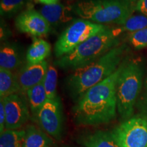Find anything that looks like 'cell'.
<instances>
[{
	"label": "cell",
	"instance_id": "6da1fadb",
	"mask_svg": "<svg viewBox=\"0 0 147 147\" xmlns=\"http://www.w3.org/2000/svg\"><path fill=\"white\" fill-rule=\"evenodd\" d=\"M125 61L107 78L88 90L74 108L77 123L97 125L107 123L117 115V82Z\"/></svg>",
	"mask_w": 147,
	"mask_h": 147
},
{
	"label": "cell",
	"instance_id": "7a4b0ae2",
	"mask_svg": "<svg viewBox=\"0 0 147 147\" xmlns=\"http://www.w3.org/2000/svg\"><path fill=\"white\" fill-rule=\"evenodd\" d=\"M127 49L119 45L93 63L74 71L66 80V87L74 100L78 101L88 90L113 74L123 63Z\"/></svg>",
	"mask_w": 147,
	"mask_h": 147
},
{
	"label": "cell",
	"instance_id": "3957f363",
	"mask_svg": "<svg viewBox=\"0 0 147 147\" xmlns=\"http://www.w3.org/2000/svg\"><path fill=\"white\" fill-rule=\"evenodd\" d=\"M119 45V36L115 28L106 27L68 54L58 58L55 63L63 69L74 71L93 63Z\"/></svg>",
	"mask_w": 147,
	"mask_h": 147
},
{
	"label": "cell",
	"instance_id": "277c9868",
	"mask_svg": "<svg viewBox=\"0 0 147 147\" xmlns=\"http://www.w3.org/2000/svg\"><path fill=\"white\" fill-rule=\"evenodd\" d=\"M136 3V0H85L74 5L72 10L93 23L120 25L132 16Z\"/></svg>",
	"mask_w": 147,
	"mask_h": 147
},
{
	"label": "cell",
	"instance_id": "5b68a950",
	"mask_svg": "<svg viewBox=\"0 0 147 147\" xmlns=\"http://www.w3.org/2000/svg\"><path fill=\"white\" fill-rule=\"evenodd\" d=\"M144 69L137 60L125 62L117 82V110L123 119L131 118L143 84Z\"/></svg>",
	"mask_w": 147,
	"mask_h": 147
},
{
	"label": "cell",
	"instance_id": "8992f818",
	"mask_svg": "<svg viewBox=\"0 0 147 147\" xmlns=\"http://www.w3.org/2000/svg\"><path fill=\"white\" fill-rule=\"evenodd\" d=\"M106 27L82 18L76 20L64 30L57 40L55 45V56L58 59L68 54L82 42Z\"/></svg>",
	"mask_w": 147,
	"mask_h": 147
},
{
	"label": "cell",
	"instance_id": "52a82bcc",
	"mask_svg": "<svg viewBox=\"0 0 147 147\" xmlns=\"http://www.w3.org/2000/svg\"><path fill=\"white\" fill-rule=\"evenodd\" d=\"M112 132L121 147H147V117H131Z\"/></svg>",
	"mask_w": 147,
	"mask_h": 147
},
{
	"label": "cell",
	"instance_id": "ba28073f",
	"mask_svg": "<svg viewBox=\"0 0 147 147\" xmlns=\"http://www.w3.org/2000/svg\"><path fill=\"white\" fill-rule=\"evenodd\" d=\"M36 119L42 130L54 138L59 140L63 131L62 106L59 98L47 99Z\"/></svg>",
	"mask_w": 147,
	"mask_h": 147
},
{
	"label": "cell",
	"instance_id": "9c48e42d",
	"mask_svg": "<svg viewBox=\"0 0 147 147\" xmlns=\"http://www.w3.org/2000/svg\"><path fill=\"white\" fill-rule=\"evenodd\" d=\"M5 113V129H19L29 118V111L25 94L16 93L3 97Z\"/></svg>",
	"mask_w": 147,
	"mask_h": 147
},
{
	"label": "cell",
	"instance_id": "30bf717a",
	"mask_svg": "<svg viewBox=\"0 0 147 147\" xmlns=\"http://www.w3.org/2000/svg\"><path fill=\"white\" fill-rule=\"evenodd\" d=\"M15 27L18 32L33 36H46L50 32L51 25L40 12L29 8L24 10L15 19Z\"/></svg>",
	"mask_w": 147,
	"mask_h": 147
},
{
	"label": "cell",
	"instance_id": "8fae6325",
	"mask_svg": "<svg viewBox=\"0 0 147 147\" xmlns=\"http://www.w3.org/2000/svg\"><path fill=\"white\" fill-rule=\"evenodd\" d=\"M46 61L37 64L23 65L16 74L22 93H27V91L37 84L42 83L49 68Z\"/></svg>",
	"mask_w": 147,
	"mask_h": 147
},
{
	"label": "cell",
	"instance_id": "7c38bea8",
	"mask_svg": "<svg viewBox=\"0 0 147 147\" xmlns=\"http://www.w3.org/2000/svg\"><path fill=\"white\" fill-rule=\"evenodd\" d=\"M71 10H72L71 8L59 3L52 5H44L40 9V13L49 22L51 26H58L72 19Z\"/></svg>",
	"mask_w": 147,
	"mask_h": 147
},
{
	"label": "cell",
	"instance_id": "4fadbf2b",
	"mask_svg": "<svg viewBox=\"0 0 147 147\" xmlns=\"http://www.w3.org/2000/svg\"><path fill=\"white\" fill-rule=\"evenodd\" d=\"M78 142L84 147H121L113 132L105 131L80 136Z\"/></svg>",
	"mask_w": 147,
	"mask_h": 147
},
{
	"label": "cell",
	"instance_id": "5bb4252c",
	"mask_svg": "<svg viewBox=\"0 0 147 147\" xmlns=\"http://www.w3.org/2000/svg\"><path fill=\"white\" fill-rule=\"evenodd\" d=\"M23 64V57L18 47L12 43H3L0 49V68L14 71Z\"/></svg>",
	"mask_w": 147,
	"mask_h": 147
},
{
	"label": "cell",
	"instance_id": "9a60e30c",
	"mask_svg": "<svg viewBox=\"0 0 147 147\" xmlns=\"http://www.w3.org/2000/svg\"><path fill=\"white\" fill-rule=\"evenodd\" d=\"M51 47L49 42L42 39H35L32 45L29 48L26 54L27 63L37 64L45 61L49 56Z\"/></svg>",
	"mask_w": 147,
	"mask_h": 147
},
{
	"label": "cell",
	"instance_id": "2e32d148",
	"mask_svg": "<svg viewBox=\"0 0 147 147\" xmlns=\"http://www.w3.org/2000/svg\"><path fill=\"white\" fill-rule=\"evenodd\" d=\"M19 93H21V91L16 74H14L12 71L0 68L1 98Z\"/></svg>",
	"mask_w": 147,
	"mask_h": 147
},
{
	"label": "cell",
	"instance_id": "e0dca14e",
	"mask_svg": "<svg viewBox=\"0 0 147 147\" xmlns=\"http://www.w3.org/2000/svg\"><path fill=\"white\" fill-rule=\"evenodd\" d=\"M29 106L33 117L36 119L40 110L47 100V95L43 83L34 86L27 92Z\"/></svg>",
	"mask_w": 147,
	"mask_h": 147
},
{
	"label": "cell",
	"instance_id": "ac0fdd59",
	"mask_svg": "<svg viewBox=\"0 0 147 147\" xmlns=\"http://www.w3.org/2000/svg\"><path fill=\"white\" fill-rule=\"evenodd\" d=\"M52 142L45 132L35 126L28 125L25 129V147H46Z\"/></svg>",
	"mask_w": 147,
	"mask_h": 147
},
{
	"label": "cell",
	"instance_id": "d6986e66",
	"mask_svg": "<svg viewBox=\"0 0 147 147\" xmlns=\"http://www.w3.org/2000/svg\"><path fill=\"white\" fill-rule=\"evenodd\" d=\"M147 27V16L144 14L132 15L123 23L115 27V31L119 36L122 33H133Z\"/></svg>",
	"mask_w": 147,
	"mask_h": 147
},
{
	"label": "cell",
	"instance_id": "ffe728a7",
	"mask_svg": "<svg viewBox=\"0 0 147 147\" xmlns=\"http://www.w3.org/2000/svg\"><path fill=\"white\" fill-rule=\"evenodd\" d=\"M25 130L5 129L0 136V147H25Z\"/></svg>",
	"mask_w": 147,
	"mask_h": 147
},
{
	"label": "cell",
	"instance_id": "44dd1931",
	"mask_svg": "<svg viewBox=\"0 0 147 147\" xmlns=\"http://www.w3.org/2000/svg\"><path fill=\"white\" fill-rule=\"evenodd\" d=\"M42 83L45 87L48 99L52 100L57 97V71L54 65H50L49 66Z\"/></svg>",
	"mask_w": 147,
	"mask_h": 147
},
{
	"label": "cell",
	"instance_id": "7402d4cb",
	"mask_svg": "<svg viewBox=\"0 0 147 147\" xmlns=\"http://www.w3.org/2000/svg\"><path fill=\"white\" fill-rule=\"evenodd\" d=\"M26 0H1L0 13L3 16H11L17 13L25 5Z\"/></svg>",
	"mask_w": 147,
	"mask_h": 147
},
{
	"label": "cell",
	"instance_id": "603a6c76",
	"mask_svg": "<svg viewBox=\"0 0 147 147\" xmlns=\"http://www.w3.org/2000/svg\"><path fill=\"white\" fill-rule=\"evenodd\" d=\"M129 44L135 49H142L147 47V27L128 35Z\"/></svg>",
	"mask_w": 147,
	"mask_h": 147
},
{
	"label": "cell",
	"instance_id": "cb8c5ba5",
	"mask_svg": "<svg viewBox=\"0 0 147 147\" xmlns=\"http://www.w3.org/2000/svg\"><path fill=\"white\" fill-rule=\"evenodd\" d=\"M141 94L138 103V107L140 110L142 115L147 117V78L145 80Z\"/></svg>",
	"mask_w": 147,
	"mask_h": 147
},
{
	"label": "cell",
	"instance_id": "d4e9b609",
	"mask_svg": "<svg viewBox=\"0 0 147 147\" xmlns=\"http://www.w3.org/2000/svg\"><path fill=\"white\" fill-rule=\"evenodd\" d=\"M5 130V113L3 99L0 100V133L2 134Z\"/></svg>",
	"mask_w": 147,
	"mask_h": 147
},
{
	"label": "cell",
	"instance_id": "484cf974",
	"mask_svg": "<svg viewBox=\"0 0 147 147\" xmlns=\"http://www.w3.org/2000/svg\"><path fill=\"white\" fill-rule=\"evenodd\" d=\"M136 10L147 16V0H138L136 5Z\"/></svg>",
	"mask_w": 147,
	"mask_h": 147
},
{
	"label": "cell",
	"instance_id": "4316f807",
	"mask_svg": "<svg viewBox=\"0 0 147 147\" xmlns=\"http://www.w3.org/2000/svg\"><path fill=\"white\" fill-rule=\"evenodd\" d=\"M35 2L40 3L44 5H52L59 3L60 0H34Z\"/></svg>",
	"mask_w": 147,
	"mask_h": 147
},
{
	"label": "cell",
	"instance_id": "83f0119b",
	"mask_svg": "<svg viewBox=\"0 0 147 147\" xmlns=\"http://www.w3.org/2000/svg\"><path fill=\"white\" fill-rule=\"evenodd\" d=\"M46 147H51L50 146H46Z\"/></svg>",
	"mask_w": 147,
	"mask_h": 147
}]
</instances>
